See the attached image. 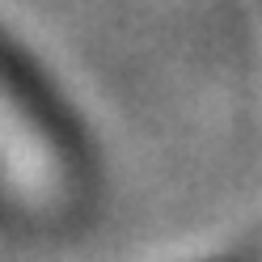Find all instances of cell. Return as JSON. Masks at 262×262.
Instances as JSON below:
<instances>
[{"label": "cell", "mask_w": 262, "mask_h": 262, "mask_svg": "<svg viewBox=\"0 0 262 262\" xmlns=\"http://www.w3.org/2000/svg\"><path fill=\"white\" fill-rule=\"evenodd\" d=\"M80 165L47 102L0 55V220L51 224L72 211Z\"/></svg>", "instance_id": "obj_1"}]
</instances>
